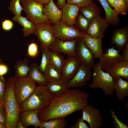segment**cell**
Masks as SVG:
<instances>
[{"label": "cell", "instance_id": "cell-46", "mask_svg": "<svg viewBox=\"0 0 128 128\" xmlns=\"http://www.w3.org/2000/svg\"><path fill=\"white\" fill-rule=\"evenodd\" d=\"M35 0L38 3L46 5L47 4L50 0Z\"/></svg>", "mask_w": 128, "mask_h": 128}, {"label": "cell", "instance_id": "cell-41", "mask_svg": "<svg viewBox=\"0 0 128 128\" xmlns=\"http://www.w3.org/2000/svg\"><path fill=\"white\" fill-rule=\"evenodd\" d=\"M82 118H79L73 125L70 127L71 128H90L84 122Z\"/></svg>", "mask_w": 128, "mask_h": 128}, {"label": "cell", "instance_id": "cell-6", "mask_svg": "<svg viewBox=\"0 0 128 128\" xmlns=\"http://www.w3.org/2000/svg\"><path fill=\"white\" fill-rule=\"evenodd\" d=\"M23 10L26 17L34 23H46L50 24L43 13V4L35 0H21Z\"/></svg>", "mask_w": 128, "mask_h": 128}, {"label": "cell", "instance_id": "cell-52", "mask_svg": "<svg viewBox=\"0 0 128 128\" xmlns=\"http://www.w3.org/2000/svg\"><path fill=\"white\" fill-rule=\"evenodd\" d=\"M0 105H2V102L1 101H0Z\"/></svg>", "mask_w": 128, "mask_h": 128}, {"label": "cell", "instance_id": "cell-17", "mask_svg": "<svg viewBox=\"0 0 128 128\" xmlns=\"http://www.w3.org/2000/svg\"><path fill=\"white\" fill-rule=\"evenodd\" d=\"M128 27L127 25L121 29H117L112 32L111 44H115L117 49L123 51L128 42Z\"/></svg>", "mask_w": 128, "mask_h": 128}, {"label": "cell", "instance_id": "cell-33", "mask_svg": "<svg viewBox=\"0 0 128 128\" xmlns=\"http://www.w3.org/2000/svg\"><path fill=\"white\" fill-rule=\"evenodd\" d=\"M90 21L79 12L76 18L75 24L81 32L86 33Z\"/></svg>", "mask_w": 128, "mask_h": 128}, {"label": "cell", "instance_id": "cell-42", "mask_svg": "<svg viewBox=\"0 0 128 128\" xmlns=\"http://www.w3.org/2000/svg\"><path fill=\"white\" fill-rule=\"evenodd\" d=\"M6 121L5 110L2 105H0V122L5 126Z\"/></svg>", "mask_w": 128, "mask_h": 128}, {"label": "cell", "instance_id": "cell-35", "mask_svg": "<svg viewBox=\"0 0 128 128\" xmlns=\"http://www.w3.org/2000/svg\"><path fill=\"white\" fill-rule=\"evenodd\" d=\"M114 10L119 14L126 15L128 11V6L124 0H114Z\"/></svg>", "mask_w": 128, "mask_h": 128}, {"label": "cell", "instance_id": "cell-45", "mask_svg": "<svg viewBox=\"0 0 128 128\" xmlns=\"http://www.w3.org/2000/svg\"><path fill=\"white\" fill-rule=\"evenodd\" d=\"M66 0H57V5L58 8L60 10L62 9L66 3Z\"/></svg>", "mask_w": 128, "mask_h": 128}, {"label": "cell", "instance_id": "cell-5", "mask_svg": "<svg viewBox=\"0 0 128 128\" xmlns=\"http://www.w3.org/2000/svg\"><path fill=\"white\" fill-rule=\"evenodd\" d=\"M15 77L14 91L16 99L19 105L29 97L37 86L36 83L27 76Z\"/></svg>", "mask_w": 128, "mask_h": 128}, {"label": "cell", "instance_id": "cell-39", "mask_svg": "<svg viewBox=\"0 0 128 128\" xmlns=\"http://www.w3.org/2000/svg\"><path fill=\"white\" fill-rule=\"evenodd\" d=\"M6 81L5 78L0 76V101H2L6 90Z\"/></svg>", "mask_w": 128, "mask_h": 128}, {"label": "cell", "instance_id": "cell-50", "mask_svg": "<svg viewBox=\"0 0 128 128\" xmlns=\"http://www.w3.org/2000/svg\"><path fill=\"white\" fill-rule=\"evenodd\" d=\"M125 1L127 5L128 6V0H124Z\"/></svg>", "mask_w": 128, "mask_h": 128}, {"label": "cell", "instance_id": "cell-13", "mask_svg": "<svg viewBox=\"0 0 128 128\" xmlns=\"http://www.w3.org/2000/svg\"><path fill=\"white\" fill-rule=\"evenodd\" d=\"M76 56L81 63L91 69L94 65L96 58L85 44L82 38H77L76 46Z\"/></svg>", "mask_w": 128, "mask_h": 128}, {"label": "cell", "instance_id": "cell-44", "mask_svg": "<svg viewBox=\"0 0 128 128\" xmlns=\"http://www.w3.org/2000/svg\"><path fill=\"white\" fill-rule=\"evenodd\" d=\"M123 51L122 54L123 60L128 61V42L126 44Z\"/></svg>", "mask_w": 128, "mask_h": 128}, {"label": "cell", "instance_id": "cell-40", "mask_svg": "<svg viewBox=\"0 0 128 128\" xmlns=\"http://www.w3.org/2000/svg\"><path fill=\"white\" fill-rule=\"evenodd\" d=\"M13 26V23L10 20L5 19L2 22V28L4 31H9L12 28Z\"/></svg>", "mask_w": 128, "mask_h": 128}, {"label": "cell", "instance_id": "cell-14", "mask_svg": "<svg viewBox=\"0 0 128 128\" xmlns=\"http://www.w3.org/2000/svg\"><path fill=\"white\" fill-rule=\"evenodd\" d=\"M120 51L114 47H108L105 53H103L99 59L101 69L104 71L122 60Z\"/></svg>", "mask_w": 128, "mask_h": 128}, {"label": "cell", "instance_id": "cell-27", "mask_svg": "<svg viewBox=\"0 0 128 128\" xmlns=\"http://www.w3.org/2000/svg\"><path fill=\"white\" fill-rule=\"evenodd\" d=\"M29 62L26 58L18 61L14 67L16 77H26L27 76L30 69V66L28 65Z\"/></svg>", "mask_w": 128, "mask_h": 128}, {"label": "cell", "instance_id": "cell-11", "mask_svg": "<svg viewBox=\"0 0 128 128\" xmlns=\"http://www.w3.org/2000/svg\"><path fill=\"white\" fill-rule=\"evenodd\" d=\"M77 38L67 41L57 38L48 48L51 50L59 53H64L68 56H76Z\"/></svg>", "mask_w": 128, "mask_h": 128}, {"label": "cell", "instance_id": "cell-4", "mask_svg": "<svg viewBox=\"0 0 128 128\" xmlns=\"http://www.w3.org/2000/svg\"><path fill=\"white\" fill-rule=\"evenodd\" d=\"M93 80L90 85L91 89L101 88L105 96H113L115 92L114 81L108 73L101 69L100 61L94 64L93 68Z\"/></svg>", "mask_w": 128, "mask_h": 128}, {"label": "cell", "instance_id": "cell-24", "mask_svg": "<svg viewBox=\"0 0 128 128\" xmlns=\"http://www.w3.org/2000/svg\"><path fill=\"white\" fill-rule=\"evenodd\" d=\"M100 2L105 11L106 17L105 19L109 24L116 26L119 22L118 14L112 9L106 0H98Z\"/></svg>", "mask_w": 128, "mask_h": 128}, {"label": "cell", "instance_id": "cell-12", "mask_svg": "<svg viewBox=\"0 0 128 128\" xmlns=\"http://www.w3.org/2000/svg\"><path fill=\"white\" fill-rule=\"evenodd\" d=\"M109 24L105 18L98 15L90 21L86 33L93 38H103L106 29Z\"/></svg>", "mask_w": 128, "mask_h": 128}, {"label": "cell", "instance_id": "cell-29", "mask_svg": "<svg viewBox=\"0 0 128 128\" xmlns=\"http://www.w3.org/2000/svg\"><path fill=\"white\" fill-rule=\"evenodd\" d=\"M67 123L64 118H57L41 122L40 128H65Z\"/></svg>", "mask_w": 128, "mask_h": 128}, {"label": "cell", "instance_id": "cell-10", "mask_svg": "<svg viewBox=\"0 0 128 128\" xmlns=\"http://www.w3.org/2000/svg\"><path fill=\"white\" fill-rule=\"evenodd\" d=\"M82 110V118L88 123L90 128H98L101 126L104 118L98 109L87 105Z\"/></svg>", "mask_w": 128, "mask_h": 128}, {"label": "cell", "instance_id": "cell-25", "mask_svg": "<svg viewBox=\"0 0 128 128\" xmlns=\"http://www.w3.org/2000/svg\"><path fill=\"white\" fill-rule=\"evenodd\" d=\"M114 89L118 99L123 101L128 96V82L119 78L114 81Z\"/></svg>", "mask_w": 128, "mask_h": 128}, {"label": "cell", "instance_id": "cell-20", "mask_svg": "<svg viewBox=\"0 0 128 128\" xmlns=\"http://www.w3.org/2000/svg\"><path fill=\"white\" fill-rule=\"evenodd\" d=\"M54 0H50L43 9V13L51 23L54 24L61 20L62 11L54 3Z\"/></svg>", "mask_w": 128, "mask_h": 128}, {"label": "cell", "instance_id": "cell-31", "mask_svg": "<svg viewBox=\"0 0 128 128\" xmlns=\"http://www.w3.org/2000/svg\"><path fill=\"white\" fill-rule=\"evenodd\" d=\"M50 59L51 65L61 73L66 59L60 55V53L50 50Z\"/></svg>", "mask_w": 128, "mask_h": 128}, {"label": "cell", "instance_id": "cell-26", "mask_svg": "<svg viewBox=\"0 0 128 128\" xmlns=\"http://www.w3.org/2000/svg\"><path fill=\"white\" fill-rule=\"evenodd\" d=\"M79 11L90 22L101 14V10L97 4L93 2L87 6L79 7Z\"/></svg>", "mask_w": 128, "mask_h": 128}, {"label": "cell", "instance_id": "cell-43", "mask_svg": "<svg viewBox=\"0 0 128 128\" xmlns=\"http://www.w3.org/2000/svg\"><path fill=\"white\" fill-rule=\"evenodd\" d=\"M9 68L6 64L3 63L0 64V76L3 77L4 75L6 74L8 72Z\"/></svg>", "mask_w": 128, "mask_h": 128}, {"label": "cell", "instance_id": "cell-21", "mask_svg": "<svg viewBox=\"0 0 128 128\" xmlns=\"http://www.w3.org/2000/svg\"><path fill=\"white\" fill-rule=\"evenodd\" d=\"M38 112L30 110L22 112L19 116L20 121L25 128L33 126L35 128L39 127L41 123L38 115Z\"/></svg>", "mask_w": 128, "mask_h": 128}, {"label": "cell", "instance_id": "cell-47", "mask_svg": "<svg viewBox=\"0 0 128 128\" xmlns=\"http://www.w3.org/2000/svg\"><path fill=\"white\" fill-rule=\"evenodd\" d=\"M16 128H25L21 122L18 120L17 125Z\"/></svg>", "mask_w": 128, "mask_h": 128}, {"label": "cell", "instance_id": "cell-1", "mask_svg": "<svg viewBox=\"0 0 128 128\" xmlns=\"http://www.w3.org/2000/svg\"><path fill=\"white\" fill-rule=\"evenodd\" d=\"M89 96L78 89H68L61 94L52 96L48 105L38 113L41 122L57 118H65L88 105Z\"/></svg>", "mask_w": 128, "mask_h": 128}, {"label": "cell", "instance_id": "cell-19", "mask_svg": "<svg viewBox=\"0 0 128 128\" xmlns=\"http://www.w3.org/2000/svg\"><path fill=\"white\" fill-rule=\"evenodd\" d=\"M115 81L119 78L128 80V61L122 60L106 70Z\"/></svg>", "mask_w": 128, "mask_h": 128}, {"label": "cell", "instance_id": "cell-16", "mask_svg": "<svg viewBox=\"0 0 128 128\" xmlns=\"http://www.w3.org/2000/svg\"><path fill=\"white\" fill-rule=\"evenodd\" d=\"M79 8L75 5L66 3L62 10L60 21L68 26H73L75 24L76 18L79 12Z\"/></svg>", "mask_w": 128, "mask_h": 128}, {"label": "cell", "instance_id": "cell-3", "mask_svg": "<svg viewBox=\"0 0 128 128\" xmlns=\"http://www.w3.org/2000/svg\"><path fill=\"white\" fill-rule=\"evenodd\" d=\"M52 96L46 86L39 85L29 97L19 105L21 111L32 110L38 113L48 105Z\"/></svg>", "mask_w": 128, "mask_h": 128}, {"label": "cell", "instance_id": "cell-23", "mask_svg": "<svg viewBox=\"0 0 128 128\" xmlns=\"http://www.w3.org/2000/svg\"><path fill=\"white\" fill-rule=\"evenodd\" d=\"M27 76L36 83L46 86L48 83L44 74L40 70L38 65L34 63L30 65Z\"/></svg>", "mask_w": 128, "mask_h": 128}, {"label": "cell", "instance_id": "cell-9", "mask_svg": "<svg viewBox=\"0 0 128 128\" xmlns=\"http://www.w3.org/2000/svg\"><path fill=\"white\" fill-rule=\"evenodd\" d=\"M91 69L81 63L76 74L66 83L67 88L81 87L86 85L92 78Z\"/></svg>", "mask_w": 128, "mask_h": 128}, {"label": "cell", "instance_id": "cell-34", "mask_svg": "<svg viewBox=\"0 0 128 128\" xmlns=\"http://www.w3.org/2000/svg\"><path fill=\"white\" fill-rule=\"evenodd\" d=\"M21 2V0H10L8 9L15 16H22L21 12L23 9Z\"/></svg>", "mask_w": 128, "mask_h": 128}, {"label": "cell", "instance_id": "cell-22", "mask_svg": "<svg viewBox=\"0 0 128 128\" xmlns=\"http://www.w3.org/2000/svg\"><path fill=\"white\" fill-rule=\"evenodd\" d=\"M12 19L23 27L22 28L24 38L29 36L30 35L34 33L35 23L29 20L26 17L21 16H15Z\"/></svg>", "mask_w": 128, "mask_h": 128}, {"label": "cell", "instance_id": "cell-18", "mask_svg": "<svg viewBox=\"0 0 128 128\" xmlns=\"http://www.w3.org/2000/svg\"><path fill=\"white\" fill-rule=\"evenodd\" d=\"M85 44L95 57L100 58L103 53L102 37H92L85 33L82 37Z\"/></svg>", "mask_w": 128, "mask_h": 128}, {"label": "cell", "instance_id": "cell-28", "mask_svg": "<svg viewBox=\"0 0 128 128\" xmlns=\"http://www.w3.org/2000/svg\"><path fill=\"white\" fill-rule=\"evenodd\" d=\"M46 86L50 93L53 96L60 95L68 89L66 84L60 81L49 82Z\"/></svg>", "mask_w": 128, "mask_h": 128}, {"label": "cell", "instance_id": "cell-32", "mask_svg": "<svg viewBox=\"0 0 128 128\" xmlns=\"http://www.w3.org/2000/svg\"><path fill=\"white\" fill-rule=\"evenodd\" d=\"M42 55L40 64L38 65L40 71L44 73L48 65L50 64V50L48 48H45L40 46Z\"/></svg>", "mask_w": 128, "mask_h": 128}, {"label": "cell", "instance_id": "cell-8", "mask_svg": "<svg viewBox=\"0 0 128 128\" xmlns=\"http://www.w3.org/2000/svg\"><path fill=\"white\" fill-rule=\"evenodd\" d=\"M52 27L57 38L64 41H69L78 37H82L85 33L73 26L65 24L60 20L56 23Z\"/></svg>", "mask_w": 128, "mask_h": 128}, {"label": "cell", "instance_id": "cell-51", "mask_svg": "<svg viewBox=\"0 0 128 128\" xmlns=\"http://www.w3.org/2000/svg\"><path fill=\"white\" fill-rule=\"evenodd\" d=\"M2 63V60L1 58H0V64Z\"/></svg>", "mask_w": 128, "mask_h": 128}, {"label": "cell", "instance_id": "cell-49", "mask_svg": "<svg viewBox=\"0 0 128 128\" xmlns=\"http://www.w3.org/2000/svg\"><path fill=\"white\" fill-rule=\"evenodd\" d=\"M0 128H6L5 126L0 122Z\"/></svg>", "mask_w": 128, "mask_h": 128}, {"label": "cell", "instance_id": "cell-48", "mask_svg": "<svg viewBox=\"0 0 128 128\" xmlns=\"http://www.w3.org/2000/svg\"><path fill=\"white\" fill-rule=\"evenodd\" d=\"M111 7H113L114 0H106Z\"/></svg>", "mask_w": 128, "mask_h": 128}, {"label": "cell", "instance_id": "cell-15", "mask_svg": "<svg viewBox=\"0 0 128 128\" xmlns=\"http://www.w3.org/2000/svg\"><path fill=\"white\" fill-rule=\"evenodd\" d=\"M81 63L76 55L68 56L65 60L61 71L63 83L66 84L73 77L78 70Z\"/></svg>", "mask_w": 128, "mask_h": 128}, {"label": "cell", "instance_id": "cell-7", "mask_svg": "<svg viewBox=\"0 0 128 128\" xmlns=\"http://www.w3.org/2000/svg\"><path fill=\"white\" fill-rule=\"evenodd\" d=\"M34 33L37 37L40 47L48 48L57 38L50 24L46 23H35Z\"/></svg>", "mask_w": 128, "mask_h": 128}, {"label": "cell", "instance_id": "cell-37", "mask_svg": "<svg viewBox=\"0 0 128 128\" xmlns=\"http://www.w3.org/2000/svg\"><path fill=\"white\" fill-rule=\"evenodd\" d=\"M109 110L113 120L115 128H128V127L125 124L121 121L118 118V116L115 114L114 112L110 109Z\"/></svg>", "mask_w": 128, "mask_h": 128}, {"label": "cell", "instance_id": "cell-38", "mask_svg": "<svg viewBox=\"0 0 128 128\" xmlns=\"http://www.w3.org/2000/svg\"><path fill=\"white\" fill-rule=\"evenodd\" d=\"M92 0H67V3L75 5L79 7L87 6L91 3Z\"/></svg>", "mask_w": 128, "mask_h": 128}, {"label": "cell", "instance_id": "cell-30", "mask_svg": "<svg viewBox=\"0 0 128 128\" xmlns=\"http://www.w3.org/2000/svg\"><path fill=\"white\" fill-rule=\"evenodd\" d=\"M44 74L48 82L54 81L62 82L61 72L52 66L51 64L47 67Z\"/></svg>", "mask_w": 128, "mask_h": 128}, {"label": "cell", "instance_id": "cell-2", "mask_svg": "<svg viewBox=\"0 0 128 128\" xmlns=\"http://www.w3.org/2000/svg\"><path fill=\"white\" fill-rule=\"evenodd\" d=\"M15 79V76L8 78L5 92L1 101L6 115V128H16L21 113L14 91Z\"/></svg>", "mask_w": 128, "mask_h": 128}, {"label": "cell", "instance_id": "cell-36", "mask_svg": "<svg viewBox=\"0 0 128 128\" xmlns=\"http://www.w3.org/2000/svg\"><path fill=\"white\" fill-rule=\"evenodd\" d=\"M27 53V55L32 58H35L37 56L39 53L37 44L33 42L29 44L28 46Z\"/></svg>", "mask_w": 128, "mask_h": 128}]
</instances>
